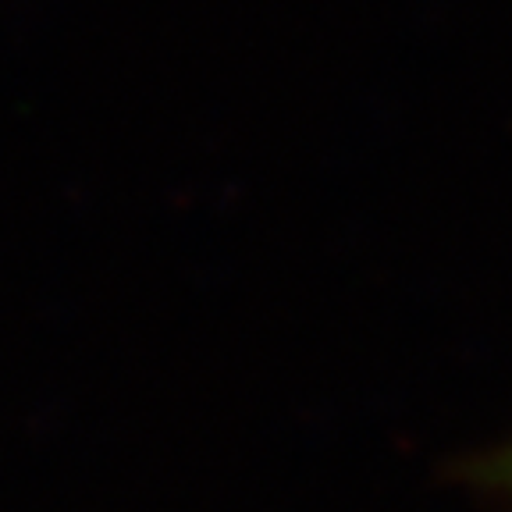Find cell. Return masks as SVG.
Segmentation results:
<instances>
[{"label":"cell","mask_w":512,"mask_h":512,"mask_svg":"<svg viewBox=\"0 0 512 512\" xmlns=\"http://www.w3.org/2000/svg\"><path fill=\"white\" fill-rule=\"evenodd\" d=\"M466 477L470 484H477L480 491L502 498L505 505H512V441L488 456H477L470 466H466Z\"/></svg>","instance_id":"cell-1"}]
</instances>
